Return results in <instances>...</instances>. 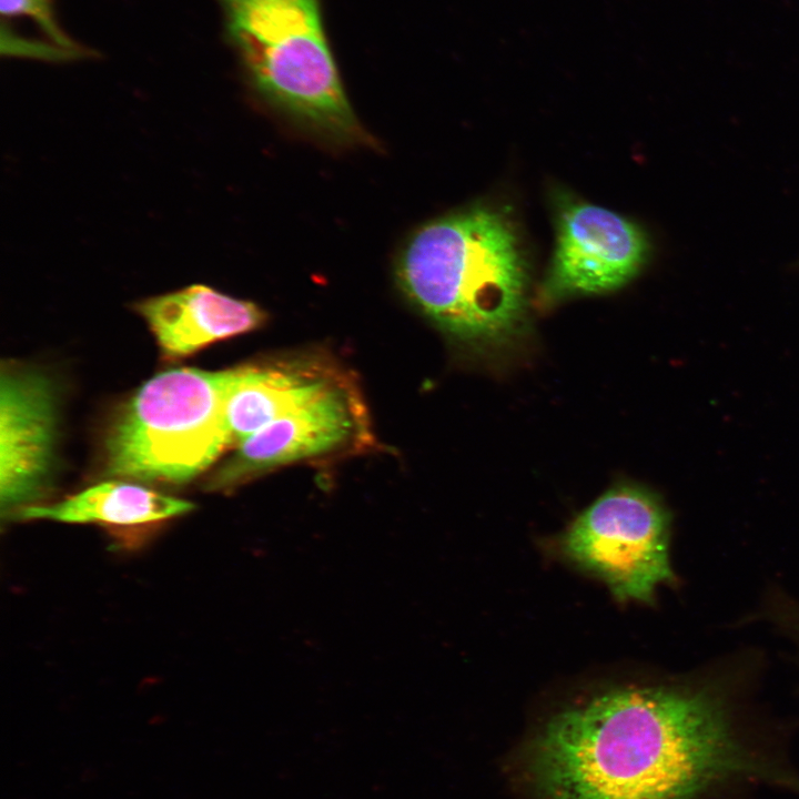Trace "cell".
<instances>
[{"mask_svg": "<svg viewBox=\"0 0 799 799\" xmlns=\"http://www.w3.org/2000/svg\"><path fill=\"white\" fill-rule=\"evenodd\" d=\"M530 763L539 799H697L757 770L717 701L638 685L557 711L536 736Z\"/></svg>", "mask_w": 799, "mask_h": 799, "instance_id": "1", "label": "cell"}, {"mask_svg": "<svg viewBox=\"0 0 799 799\" xmlns=\"http://www.w3.org/2000/svg\"><path fill=\"white\" fill-rule=\"evenodd\" d=\"M394 276L407 301L466 350L505 348L525 327L526 259L514 223L494 206L419 225L403 243Z\"/></svg>", "mask_w": 799, "mask_h": 799, "instance_id": "2", "label": "cell"}, {"mask_svg": "<svg viewBox=\"0 0 799 799\" xmlns=\"http://www.w3.org/2000/svg\"><path fill=\"white\" fill-rule=\"evenodd\" d=\"M218 1L249 81L265 103L321 141H371L344 91L318 0Z\"/></svg>", "mask_w": 799, "mask_h": 799, "instance_id": "3", "label": "cell"}, {"mask_svg": "<svg viewBox=\"0 0 799 799\" xmlns=\"http://www.w3.org/2000/svg\"><path fill=\"white\" fill-rule=\"evenodd\" d=\"M231 368L175 367L143 383L119 409L104 439V473L184 484L230 447L224 401Z\"/></svg>", "mask_w": 799, "mask_h": 799, "instance_id": "4", "label": "cell"}, {"mask_svg": "<svg viewBox=\"0 0 799 799\" xmlns=\"http://www.w3.org/2000/svg\"><path fill=\"white\" fill-rule=\"evenodd\" d=\"M669 516L649 490L630 484L600 495L568 526L562 553L603 580L619 600L649 601L672 578Z\"/></svg>", "mask_w": 799, "mask_h": 799, "instance_id": "5", "label": "cell"}, {"mask_svg": "<svg viewBox=\"0 0 799 799\" xmlns=\"http://www.w3.org/2000/svg\"><path fill=\"white\" fill-rule=\"evenodd\" d=\"M366 417L363 401L347 380L239 443L205 487L231 490L283 466L363 446L370 435Z\"/></svg>", "mask_w": 799, "mask_h": 799, "instance_id": "6", "label": "cell"}, {"mask_svg": "<svg viewBox=\"0 0 799 799\" xmlns=\"http://www.w3.org/2000/svg\"><path fill=\"white\" fill-rule=\"evenodd\" d=\"M647 253L646 235L635 223L591 203L569 202L557 221L544 296L557 301L614 291L638 273Z\"/></svg>", "mask_w": 799, "mask_h": 799, "instance_id": "7", "label": "cell"}, {"mask_svg": "<svg viewBox=\"0 0 799 799\" xmlns=\"http://www.w3.org/2000/svg\"><path fill=\"white\" fill-rule=\"evenodd\" d=\"M51 382L34 370L2 364L0 500L2 514L29 506L48 482L55 436Z\"/></svg>", "mask_w": 799, "mask_h": 799, "instance_id": "8", "label": "cell"}, {"mask_svg": "<svg viewBox=\"0 0 799 799\" xmlns=\"http://www.w3.org/2000/svg\"><path fill=\"white\" fill-rule=\"evenodd\" d=\"M348 380L317 354L287 355L231 368L224 401L230 447Z\"/></svg>", "mask_w": 799, "mask_h": 799, "instance_id": "9", "label": "cell"}, {"mask_svg": "<svg viewBox=\"0 0 799 799\" xmlns=\"http://www.w3.org/2000/svg\"><path fill=\"white\" fill-rule=\"evenodd\" d=\"M133 307L168 358L185 357L218 341L255 330L266 318L255 303L204 284L151 296Z\"/></svg>", "mask_w": 799, "mask_h": 799, "instance_id": "10", "label": "cell"}, {"mask_svg": "<svg viewBox=\"0 0 799 799\" xmlns=\"http://www.w3.org/2000/svg\"><path fill=\"white\" fill-rule=\"evenodd\" d=\"M188 500L124 481L104 482L45 506H26L12 516L71 524L141 525L193 509Z\"/></svg>", "mask_w": 799, "mask_h": 799, "instance_id": "11", "label": "cell"}, {"mask_svg": "<svg viewBox=\"0 0 799 799\" xmlns=\"http://www.w3.org/2000/svg\"><path fill=\"white\" fill-rule=\"evenodd\" d=\"M2 16H26L32 18L51 41L67 49L78 50L75 44L57 24L51 0H0Z\"/></svg>", "mask_w": 799, "mask_h": 799, "instance_id": "12", "label": "cell"}]
</instances>
